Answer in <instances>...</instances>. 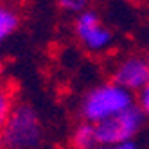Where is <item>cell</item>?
<instances>
[{
	"mask_svg": "<svg viewBox=\"0 0 149 149\" xmlns=\"http://www.w3.org/2000/svg\"><path fill=\"white\" fill-rule=\"evenodd\" d=\"M144 56H146V59H147V63H149V45H147V49H146V52H144Z\"/></svg>",
	"mask_w": 149,
	"mask_h": 149,
	"instance_id": "cell-11",
	"label": "cell"
},
{
	"mask_svg": "<svg viewBox=\"0 0 149 149\" xmlns=\"http://www.w3.org/2000/svg\"><path fill=\"white\" fill-rule=\"evenodd\" d=\"M136 104L140 106V110L144 111V115L147 117V120H149V84L136 95Z\"/></svg>",
	"mask_w": 149,
	"mask_h": 149,
	"instance_id": "cell-10",
	"label": "cell"
},
{
	"mask_svg": "<svg viewBox=\"0 0 149 149\" xmlns=\"http://www.w3.org/2000/svg\"><path fill=\"white\" fill-rule=\"evenodd\" d=\"M68 146L70 149H97L99 147L97 127L90 122L79 120L68 135Z\"/></svg>",
	"mask_w": 149,
	"mask_h": 149,
	"instance_id": "cell-6",
	"label": "cell"
},
{
	"mask_svg": "<svg viewBox=\"0 0 149 149\" xmlns=\"http://www.w3.org/2000/svg\"><path fill=\"white\" fill-rule=\"evenodd\" d=\"M2 74H4V63H2V59H0V77H2Z\"/></svg>",
	"mask_w": 149,
	"mask_h": 149,
	"instance_id": "cell-12",
	"label": "cell"
},
{
	"mask_svg": "<svg viewBox=\"0 0 149 149\" xmlns=\"http://www.w3.org/2000/svg\"><path fill=\"white\" fill-rule=\"evenodd\" d=\"M18 27H20L18 11L13 6H9L0 0V47L16 33Z\"/></svg>",
	"mask_w": 149,
	"mask_h": 149,
	"instance_id": "cell-7",
	"label": "cell"
},
{
	"mask_svg": "<svg viewBox=\"0 0 149 149\" xmlns=\"http://www.w3.org/2000/svg\"><path fill=\"white\" fill-rule=\"evenodd\" d=\"M43 135L38 110L29 102H16L0 131V149H38Z\"/></svg>",
	"mask_w": 149,
	"mask_h": 149,
	"instance_id": "cell-2",
	"label": "cell"
},
{
	"mask_svg": "<svg viewBox=\"0 0 149 149\" xmlns=\"http://www.w3.org/2000/svg\"><path fill=\"white\" fill-rule=\"evenodd\" d=\"M16 106V97H15V90L9 86L7 83L0 81V131L6 126L9 115Z\"/></svg>",
	"mask_w": 149,
	"mask_h": 149,
	"instance_id": "cell-8",
	"label": "cell"
},
{
	"mask_svg": "<svg viewBox=\"0 0 149 149\" xmlns=\"http://www.w3.org/2000/svg\"><path fill=\"white\" fill-rule=\"evenodd\" d=\"M88 4H90V0H58V6L61 11H65L68 15H76V16L83 11H86V9H90Z\"/></svg>",
	"mask_w": 149,
	"mask_h": 149,
	"instance_id": "cell-9",
	"label": "cell"
},
{
	"mask_svg": "<svg viewBox=\"0 0 149 149\" xmlns=\"http://www.w3.org/2000/svg\"><path fill=\"white\" fill-rule=\"evenodd\" d=\"M110 76L119 86L138 95L149 84V63L144 54L130 52L115 59Z\"/></svg>",
	"mask_w": 149,
	"mask_h": 149,
	"instance_id": "cell-5",
	"label": "cell"
},
{
	"mask_svg": "<svg viewBox=\"0 0 149 149\" xmlns=\"http://www.w3.org/2000/svg\"><path fill=\"white\" fill-rule=\"evenodd\" d=\"M72 31L79 45L90 54H104L113 47V31L102 22L101 15L93 9H86L74 18Z\"/></svg>",
	"mask_w": 149,
	"mask_h": 149,
	"instance_id": "cell-4",
	"label": "cell"
},
{
	"mask_svg": "<svg viewBox=\"0 0 149 149\" xmlns=\"http://www.w3.org/2000/svg\"><path fill=\"white\" fill-rule=\"evenodd\" d=\"M146 122L147 117L140 110V106L135 104L126 111L95 126L99 146H122V144L135 142V138L144 130Z\"/></svg>",
	"mask_w": 149,
	"mask_h": 149,
	"instance_id": "cell-3",
	"label": "cell"
},
{
	"mask_svg": "<svg viewBox=\"0 0 149 149\" xmlns=\"http://www.w3.org/2000/svg\"><path fill=\"white\" fill-rule=\"evenodd\" d=\"M135 104H136L135 93L119 86L111 79L101 81L84 92V95L79 101V115L81 120L97 126L126 111Z\"/></svg>",
	"mask_w": 149,
	"mask_h": 149,
	"instance_id": "cell-1",
	"label": "cell"
}]
</instances>
